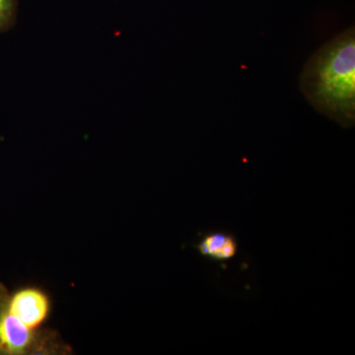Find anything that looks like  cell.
<instances>
[{"mask_svg": "<svg viewBox=\"0 0 355 355\" xmlns=\"http://www.w3.org/2000/svg\"><path fill=\"white\" fill-rule=\"evenodd\" d=\"M301 92L320 114L343 128L355 121V30L347 28L315 51L299 80Z\"/></svg>", "mask_w": 355, "mask_h": 355, "instance_id": "obj_1", "label": "cell"}, {"mask_svg": "<svg viewBox=\"0 0 355 355\" xmlns=\"http://www.w3.org/2000/svg\"><path fill=\"white\" fill-rule=\"evenodd\" d=\"M71 349L55 331L34 330L13 315L0 291V355L69 354Z\"/></svg>", "mask_w": 355, "mask_h": 355, "instance_id": "obj_2", "label": "cell"}, {"mask_svg": "<svg viewBox=\"0 0 355 355\" xmlns=\"http://www.w3.org/2000/svg\"><path fill=\"white\" fill-rule=\"evenodd\" d=\"M0 291L6 307L26 326L34 330L43 328L51 312V297L44 289L23 286L10 291L0 282Z\"/></svg>", "mask_w": 355, "mask_h": 355, "instance_id": "obj_3", "label": "cell"}, {"mask_svg": "<svg viewBox=\"0 0 355 355\" xmlns=\"http://www.w3.org/2000/svg\"><path fill=\"white\" fill-rule=\"evenodd\" d=\"M196 250L203 258L223 263L232 260L238 254V241L232 233L225 231H210L200 236Z\"/></svg>", "mask_w": 355, "mask_h": 355, "instance_id": "obj_4", "label": "cell"}, {"mask_svg": "<svg viewBox=\"0 0 355 355\" xmlns=\"http://www.w3.org/2000/svg\"><path fill=\"white\" fill-rule=\"evenodd\" d=\"M17 17V0H0V33L8 31Z\"/></svg>", "mask_w": 355, "mask_h": 355, "instance_id": "obj_5", "label": "cell"}]
</instances>
